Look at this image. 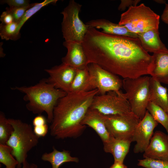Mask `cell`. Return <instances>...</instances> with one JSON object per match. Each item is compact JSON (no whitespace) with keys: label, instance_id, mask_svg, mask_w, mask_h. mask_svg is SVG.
I'll return each mask as SVG.
<instances>
[{"label":"cell","instance_id":"obj_1","mask_svg":"<svg viewBox=\"0 0 168 168\" xmlns=\"http://www.w3.org/2000/svg\"><path fill=\"white\" fill-rule=\"evenodd\" d=\"M82 44L89 63L123 79L149 75L152 55L138 38L108 34L89 27Z\"/></svg>","mask_w":168,"mask_h":168},{"label":"cell","instance_id":"obj_2","mask_svg":"<svg viewBox=\"0 0 168 168\" xmlns=\"http://www.w3.org/2000/svg\"><path fill=\"white\" fill-rule=\"evenodd\" d=\"M97 89L85 92L67 94L60 99L55 107L50 126V134L56 139L76 138L86 128L82 121L90 108Z\"/></svg>","mask_w":168,"mask_h":168},{"label":"cell","instance_id":"obj_3","mask_svg":"<svg viewBox=\"0 0 168 168\" xmlns=\"http://www.w3.org/2000/svg\"><path fill=\"white\" fill-rule=\"evenodd\" d=\"M12 89L25 94L23 100L27 102L26 107L28 110L38 115L45 112L49 123L52 122L54 109L58 101L67 94L49 83L46 79H42L34 86H16Z\"/></svg>","mask_w":168,"mask_h":168},{"label":"cell","instance_id":"obj_4","mask_svg":"<svg viewBox=\"0 0 168 168\" xmlns=\"http://www.w3.org/2000/svg\"><path fill=\"white\" fill-rule=\"evenodd\" d=\"M14 130L6 144L12 149V153L18 162L16 168H21L28 153L39 142V137L31 125L19 119H8Z\"/></svg>","mask_w":168,"mask_h":168},{"label":"cell","instance_id":"obj_5","mask_svg":"<svg viewBox=\"0 0 168 168\" xmlns=\"http://www.w3.org/2000/svg\"><path fill=\"white\" fill-rule=\"evenodd\" d=\"M151 77L146 75L123 80V95L128 101L131 111L140 119L144 117L150 102Z\"/></svg>","mask_w":168,"mask_h":168},{"label":"cell","instance_id":"obj_6","mask_svg":"<svg viewBox=\"0 0 168 168\" xmlns=\"http://www.w3.org/2000/svg\"><path fill=\"white\" fill-rule=\"evenodd\" d=\"M160 16L143 3L129 7L120 16L119 24L137 34L159 29Z\"/></svg>","mask_w":168,"mask_h":168},{"label":"cell","instance_id":"obj_7","mask_svg":"<svg viewBox=\"0 0 168 168\" xmlns=\"http://www.w3.org/2000/svg\"><path fill=\"white\" fill-rule=\"evenodd\" d=\"M82 7L81 4L71 0L61 12L63 16L61 30L65 41L83 42L89 26L79 17Z\"/></svg>","mask_w":168,"mask_h":168},{"label":"cell","instance_id":"obj_8","mask_svg":"<svg viewBox=\"0 0 168 168\" xmlns=\"http://www.w3.org/2000/svg\"><path fill=\"white\" fill-rule=\"evenodd\" d=\"M121 91H111L103 95H96L90 108L104 115H122L130 112L127 100Z\"/></svg>","mask_w":168,"mask_h":168},{"label":"cell","instance_id":"obj_9","mask_svg":"<svg viewBox=\"0 0 168 168\" xmlns=\"http://www.w3.org/2000/svg\"><path fill=\"white\" fill-rule=\"evenodd\" d=\"M103 115L110 135L118 139H131L140 120L131 112L122 115Z\"/></svg>","mask_w":168,"mask_h":168},{"label":"cell","instance_id":"obj_10","mask_svg":"<svg viewBox=\"0 0 168 168\" xmlns=\"http://www.w3.org/2000/svg\"><path fill=\"white\" fill-rule=\"evenodd\" d=\"M87 68L93 89H97L100 95L119 91L122 87L123 80L118 76L93 63H89Z\"/></svg>","mask_w":168,"mask_h":168},{"label":"cell","instance_id":"obj_11","mask_svg":"<svg viewBox=\"0 0 168 168\" xmlns=\"http://www.w3.org/2000/svg\"><path fill=\"white\" fill-rule=\"evenodd\" d=\"M158 123L147 110L143 118L136 126L131 140L136 142L133 152L136 153L144 152L147 147Z\"/></svg>","mask_w":168,"mask_h":168},{"label":"cell","instance_id":"obj_12","mask_svg":"<svg viewBox=\"0 0 168 168\" xmlns=\"http://www.w3.org/2000/svg\"><path fill=\"white\" fill-rule=\"evenodd\" d=\"M49 76L47 81L57 89L68 93L75 76L77 69L62 63L61 64L44 70Z\"/></svg>","mask_w":168,"mask_h":168},{"label":"cell","instance_id":"obj_13","mask_svg":"<svg viewBox=\"0 0 168 168\" xmlns=\"http://www.w3.org/2000/svg\"><path fill=\"white\" fill-rule=\"evenodd\" d=\"M63 45L67 49L66 55L62 58L63 63L77 69L87 68L89 61L84 52L82 43L74 41H65Z\"/></svg>","mask_w":168,"mask_h":168},{"label":"cell","instance_id":"obj_14","mask_svg":"<svg viewBox=\"0 0 168 168\" xmlns=\"http://www.w3.org/2000/svg\"><path fill=\"white\" fill-rule=\"evenodd\" d=\"M144 158L168 160V136L160 131L154 132L144 152Z\"/></svg>","mask_w":168,"mask_h":168},{"label":"cell","instance_id":"obj_15","mask_svg":"<svg viewBox=\"0 0 168 168\" xmlns=\"http://www.w3.org/2000/svg\"><path fill=\"white\" fill-rule=\"evenodd\" d=\"M149 75L159 82L168 84V49L153 53Z\"/></svg>","mask_w":168,"mask_h":168},{"label":"cell","instance_id":"obj_16","mask_svg":"<svg viewBox=\"0 0 168 168\" xmlns=\"http://www.w3.org/2000/svg\"><path fill=\"white\" fill-rule=\"evenodd\" d=\"M82 124L92 128L100 137L103 143L108 142L112 136L105 125L104 115L97 110L89 108Z\"/></svg>","mask_w":168,"mask_h":168},{"label":"cell","instance_id":"obj_17","mask_svg":"<svg viewBox=\"0 0 168 168\" xmlns=\"http://www.w3.org/2000/svg\"><path fill=\"white\" fill-rule=\"evenodd\" d=\"M86 24L89 27L97 29H101L102 32L106 34L138 38L137 34L130 32L125 26L105 19L92 20Z\"/></svg>","mask_w":168,"mask_h":168},{"label":"cell","instance_id":"obj_18","mask_svg":"<svg viewBox=\"0 0 168 168\" xmlns=\"http://www.w3.org/2000/svg\"><path fill=\"white\" fill-rule=\"evenodd\" d=\"M131 140L115 138L112 137L108 142L103 143V149L106 153L112 154L114 161L124 163L128 153Z\"/></svg>","mask_w":168,"mask_h":168},{"label":"cell","instance_id":"obj_19","mask_svg":"<svg viewBox=\"0 0 168 168\" xmlns=\"http://www.w3.org/2000/svg\"><path fill=\"white\" fill-rule=\"evenodd\" d=\"M159 29H153L138 34L143 49L148 53H153L167 49L161 41Z\"/></svg>","mask_w":168,"mask_h":168},{"label":"cell","instance_id":"obj_20","mask_svg":"<svg viewBox=\"0 0 168 168\" xmlns=\"http://www.w3.org/2000/svg\"><path fill=\"white\" fill-rule=\"evenodd\" d=\"M151 77L150 102L162 108L168 113V94L167 88Z\"/></svg>","mask_w":168,"mask_h":168},{"label":"cell","instance_id":"obj_21","mask_svg":"<svg viewBox=\"0 0 168 168\" xmlns=\"http://www.w3.org/2000/svg\"><path fill=\"white\" fill-rule=\"evenodd\" d=\"M53 151L50 153L45 152L42 156L41 159L50 163L52 168H59L63 163L68 162L78 163L79 158L71 156L70 152L63 149L62 151L57 150L53 147Z\"/></svg>","mask_w":168,"mask_h":168},{"label":"cell","instance_id":"obj_22","mask_svg":"<svg viewBox=\"0 0 168 168\" xmlns=\"http://www.w3.org/2000/svg\"><path fill=\"white\" fill-rule=\"evenodd\" d=\"M93 90L87 68L77 69L70 92H85Z\"/></svg>","mask_w":168,"mask_h":168},{"label":"cell","instance_id":"obj_23","mask_svg":"<svg viewBox=\"0 0 168 168\" xmlns=\"http://www.w3.org/2000/svg\"><path fill=\"white\" fill-rule=\"evenodd\" d=\"M147 110L154 119L162 125L167 132L168 131V114L167 112L162 108L151 102L148 103Z\"/></svg>","mask_w":168,"mask_h":168},{"label":"cell","instance_id":"obj_24","mask_svg":"<svg viewBox=\"0 0 168 168\" xmlns=\"http://www.w3.org/2000/svg\"><path fill=\"white\" fill-rule=\"evenodd\" d=\"M12 151V149L7 144H0V163L4 165L5 168H16L18 165Z\"/></svg>","mask_w":168,"mask_h":168},{"label":"cell","instance_id":"obj_25","mask_svg":"<svg viewBox=\"0 0 168 168\" xmlns=\"http://www.w3.org/2000/svg\"><path fill=\"white\" fill-rule=\"evenodd\" d=\"M57 0H45L40 3H35V4L28 9L24 15L18 23L17 33L20 35V31L25 22L35 14L39 11L42 7L49 4H55Z\"/></svg>","mask_w":168,"mask_h":168},{"label":"cell","instance_id":"obj_26","mask_svg":"<svg viewBox=\"0 0 168 168\" xmlns=\"http://www.w3.org/2000/svg\"><path fill=\"white\" fill-rule=\"evenodd\" d=\"M14 130L4 114L0 112V144L6 145Z\"/></svg>","mask_w":168,"mask_h":168},{"label":"cell","instance_id":"obj_27","mask_svg":"<svg viewBox=\"0 0 168 168\" xmlns=\"http://www.w3.org/2000/svg\"><path fill=\"white\" fill-rule=\"evenodd\" d=\"M18 23L13 22L10 24L0 25V35L2 40H16L20 36L17 33Z\"/></svg>","mask_w":168,"mask_h":168},{"label":"cell","instance_id":"obj_28","mask_svg":"<svg viewBox=\"0 0 168 168\" xmlns=\"http://www.w3.org/2000/svg\"><path fill=\"white\" fill-rule=\"evenodd\" d=\"M138 165L144 168H168V160L144 158L138 160Z\"/></svg>","mask_w":168,"mask_h":168},{"label":"cell","instance_id":"obj_29","mask_svg":"<svg viewBox=\"0 0 168 168\" xmlns=\"http://www.w3.org/2000/svg\"><path fill=\"white\" fill-rule=\"evenodd\" d=\"M35 4V3H31L28 6L24 7H7L6 8V11L12 15L13 18V22L18 23L26 11Z\"/></svg>","mask_w":168,"mask_h":168},{"label":"cell","instance_id":"obj_30","mask_svg":"<svg viewBox=\"0 0 168 168\" xmlns=\"http://www.w3.org/2000/svg\"><path fill=\"white\" fill-rule=\"evenodd\" d=\"M1 2L7 4L9 7H26L30 4L28 0H4L1 1Z\"/></svg>","mask_w":168,"mask_h":168},{"label":"cell","instance_id":"obj_31","mask_svg":"<svg viewBox=\"0 0 168 168\" xmlns=\"http://www.w3.org/2000/svg\"><path fill=\"white\" fill-rule=\"evenodd\" d=\"M140 1V0H122L118 7V9L119 10L124 11L126 7L129 8L132 6H137Z\"/></svg>","mask_w":168,"mask_h":168},{"label":"cell","instance_id":"obj_32","mask_svg":"<svg viewBox=\"0 0 168 168\" xmlns=\"http://www.w3.org/2000/svg\"><path fill=\"white\" fill-rule=\"evenodd\" d=\"M48 130V127L47 124L34 126L33 131L35 133L38 137H44L47 134Z\"/></svg>","mask_w":168,"mask_h":168},{"label":"cell","instance_id":"obj_33","mask_svg":"<svg viewBox=\"0 0 168 168\" xmlns=\"http://www.w3.org/2000/svg\"><path fill=\"white\" fill-rule=\"evenodd\" d=\"M1 23L7 25L13 22V18L12 15L6 11L2 12L0 18Z\"/></svg>","mask_w":168,"mask_h":168},{"label":"cell","instance_id":"obj_34","mask_svg":"<svg viewBox=\"0 0 168 168\" xmlns=\"http://www.w3.org/2000/svg\"><path fill=\"white\" fill-rule=\"evenodd\" d=\"M47 119L41 115L36 116L33 119L32 123L34 126H40L46 124Z\"/></svg>","mask_w":168,"mask_h":168},{"label":"cell","instance_id":"obj_35","mask_svg":"<svg viewBox=\"0 0 168 168\" xmlns=\"http://www.w3.org/2000/svg\"><path fill=\"white\" fill-rule=\"evenodd\" d=\"M161 19L162 21L168 25V3L165 4V7L161 15Z\"/></svg>","mask_w":168,"mask_h":168},{"label":"cell","instance_id":"obj_36","mask_svg":"<svg viewBox=\"0 0 168 168\" xmlns=\"http://www.w3.org/2000/svg\"><path fill=\"white\" fill-rule=\"evenodd\" d=\"M109 168H127V167L124 163L114 161V163Z\"/></svg>","mask_w":168,"mask_h":168},{"label":"cell","instance_id":"obj_37","mask_svg":"<svg viewBox=\"0 0 168 168\" xmlns=\"http://www.w3.org/2000/svg\"><path fill=\"white\" fill-rule=\"evenodd\" d=\"M22 165V168H38V166L36 164L34 163H29L27 160L23 163Z\"/></svg>","mask_w":168,"mask_h":168},{"label":"cell","instance_id":"obj_38","mask_svg":"<svg viewBox=\"0 0 168 168\" xmlns=\"http://www.w3.org/2000/svg\"><path fill=\"white\" fill-rule=\"evenodd\" d=\"M154 1L158 3H161V4H163L165 3L166 4V1H165L164 0H154Z\"/></svg>","mask_w":168,"mask_h":168},{"label":"cell","instance_id":"obj_39","mask_svg":"<svg viewBox=\"0 0 168 168\" xmlns=\"http://www.w3.org/2000/svg\"><path fill=\"white\" fill-rule=\"evenodd\" d=\"M167 132V133H168V135H168V131Z\"/></svg>","mask_w":168,"mask_h":168},{"label":"cell","instance_id":"obj_40","mask_svg":"<svg viewBox=\"0 0 168 168\" xmlns=\"http://www.w3.org/2000/svg\"><path fill=\"white\" fill-rule=\"evenodd\" d=\"M168 114V113H167Z\"/></svg>","mask_w":168,"mask_h":168}]
</instances>
